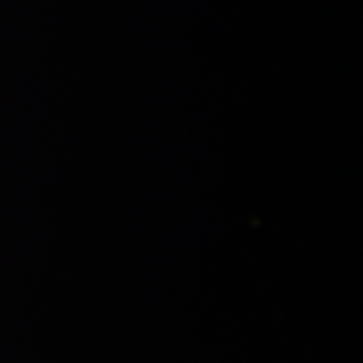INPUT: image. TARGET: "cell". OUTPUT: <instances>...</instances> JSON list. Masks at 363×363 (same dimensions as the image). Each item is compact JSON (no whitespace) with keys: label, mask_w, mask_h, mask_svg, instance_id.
Returning a JSON list of instances; mask_svg holds the SVG:
<instances>
[]
</instances>
